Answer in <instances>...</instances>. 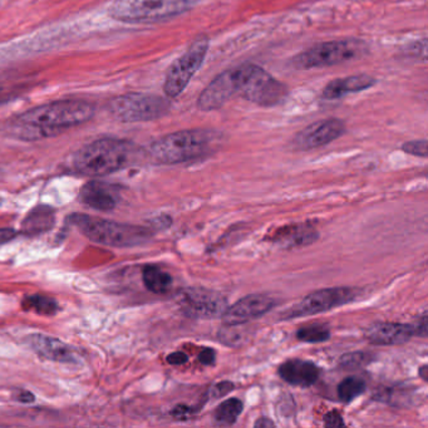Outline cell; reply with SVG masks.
<instances>
[{
	"label": "cell",
	"mask_w": 428,
	"mask_h": 428,
	"mask_svg": "<svg viewBox=\"0 0 428 428\" xmlns=\"http://www.w3.org/2000/svg\"><path fill=\"white\" fill-rule=\"evenodd\" d=\"M94 106L85 101L41 104L15 117L9 123V132L23 141L43 140L86 123L94 116Z\"/></svg>",
	"instance_id": "1"
},
{
	"label": "cell",
	"mask_w": 428,
	"mask_h": 428,
	"mask_svg": "<svg viewBox=\"0 0 428 428\" xmlns=\"http://www.w3.org/2000/svg\"><path fill=\"white\" fill-rule=\"evenodd\" d=\"M141 150L132 142L99 138L80 148L72 157V170L80 175L98 178L136 164Z\"/></svg>",
	"instance_id": "2"
},
{
	"label": "cell",
	"mask_w": 428,
	"mask_h": 428,
	"mask_svg": "<svg viewBox=\"0 0 428 428\" xmlns=\"http://www.w3.org/2000/svg\"><path fill=\"white\" fill-rule=\"evenodd\" d=\"M219 135L208 129H187L164 136L148 148L150 157L162 165H176L211 152Z\"/></svg>",
	"instance_id": "3"
},
{
	"label": "cell",
	"mask_w": 428,
	"mask_h": 428,
	"mask_svg": "<svg viewBox=\"0 0 428 428\" xmlns=\"http://www.w3.org/2000/svg\"><path fill=\"white\" fill-rule=\"evenodd\" d=\"M69 221L87 238L92 240L97 244L107 245L113 248H134L138 245L146 244L152 236V233L146 227L104 220L90 215H71Z\"/></svg>",
	"instance_id": "4"
},
{
	"label": "cell",
	"mask_w": 428,
	"mask_h": 428,
	"mask_svg": "<svg viewBox=\"0 0 428 428\" xmlns=\"http://www.w3.org/2000/svg\"><path fill=\"white\" fill-rule=\"evenodd\" d=\"M287 87L252 63L240 64L238 96L250 104L273 107L287 99Z\"/></svg>",
	"instance_id": "5"
},
{
	"label": "cell",
	"mask_w": 428,
	"mask_h": 428,
	"mask_svg": "<svg viewBox=\"0 0 428 428\" xmlns=\"http://www.w3.org/2000/svg\"><path fill=\"white\" fill-rule=\"evenodd\" d=\"M191 6L192 0H115L108 14L124 23L156 22L183 14Z\"/></svg>",
	"instance_id": "6"
},
{
	"label": "cell",
	"mask_w": 428,
	"mask_h": 428,
	"mask_svg": "<svg viewBox=\"0 0 428 428\" xmlns=\"http://www.w3.org/2000/svg\"><path fill=\"white\" fill-rule=\"evenodd\" d=\"M366 53H367V45L362 41H355V39L333 41V42L317 44L306 52L294 57L292 66L299 71L331 67L361 58L362 55Z\"/></svg>",
	"instance_id": "7"
},
{
	"label": "cell",
	"mask_w": 428,
	"mask_h": 428,
	"mask_svg": "<svg viewBox=\"0 0 428 428\" xmlns=\"http://www.w3.org/2000/svg\"><path fill=\"white\" fill-rule=\"evenodd\" d=\"M171 110L169 98L148 93L117 96L108 104L112 117L121 122H148L166 116Z\"/></svg>",
	"instance_id": "8"
},
{
	"label": "cell",
	"mask_w": 428,
	"mask_h": 428,
	"mask_svg": "<svg viewBox=\"0 0 428 428\" xmlns=\"http://www.w3.org/2000/svg\"><path fill=\"white\" fill-rule=\"evenodd\" d=\"M208 38L206 36H199L184 55L172 63L171 67L167 71L164 83L166 97L172 99L184 92L192 77L201 68L205 57L208 55Z\"/></svg>",
	"instance_id": "9"
},
{
	"label": "cell",
	"mask_w": 428,
	"mask_h": 428,
	"mask_svg": "<svg viewBox=\"0 0 428 428\" xmlns=\"http://www.w3.org/2000/svg\"><path fill=\"white\" fill-rule=\"evenodd\" d=\"M358 292L350 287H327L306 295L298 304L283 314L284 319L301 318L328 312L355 300Z\"/></svg>",
	"instance_id": "10"
},
{
	"label": "cell",
	"mask_w": 428,
	"mask_h": 428,
	"mask_svg": "<svg viewBox=\"0 0 428 428\" xmlns=\"http://www.w3.org/2000/svg\"><path fill=\"white\" fill-rule=\"evenodd\" d=\"M178 303L186 317L215 319L227 309V300L217 292L204 287H186L178 294Z\"/></svg>",
	"instance_id": "11"
},
{
	"label": "cell",
	"mask_w": 428,
	"mask_h": 428,
	"mask_svg": "<svg viewBox=\"0 0 428 428\" xmlns=\"http://www.w3.org/2000/svg\"><path fill=\"white\" fill-rule=\"evenodd\" d=\"M238 66L215 77L197 99L199 110H219L227 101L238 96Z\"/></svg>",
	"instance_id": "12"
},
{
	"label": "cell",
	"mask_w": 428,
	"mask_h": 428,
	"mask_svg": "<svg viewBox=\"0 0 428 428\" xmlns=\"http://www.w3.org/2000/svg\"><path fill=\"white\" fill-rule=\"evenodd\" d=\"M345 132V124L342 120L328 118L314 122L294 137L293 145L299 151H309L329 145Z\"/></svg>",
	"instance_id": "13"
},
{
	"label": "cell",
	"mask_w": 428,
	"mask_h": 428,
	"mask_svg": "<svg viewBox=\"0 0 428 428\" xmlns=\"http://www.w3.org/2000/svg\"><path fill=\"white\" fill-rule=\"evenodd\" d=\"M276 301L265 294H250L236 301L234 306H227V311L221 315L222 324L225 327H235L250 322L252 319L260 318L270 312Z\"/></svg>",
	"instance_id": "14"
},
{
	"label": "cell",
	"mask_w": 428,
	"mask_h": 428,
	"mask_svg": "<svg viewBox=\"0 0 428 428\" xmlns=\"http://www.w3.org/2000/svg\"><path fill=\"white\" fill-rule=\"evenodd\" d=\"M120 197V187L104 181H90L80 192V201L98 211H110L116 208Z\"/></svg>",
	"instance_id": "15"
},
{
	"label": "cell",
	"mask_w": 428,
	"mask_h": 428,
	"mask_svg": "<svg viewBox=\"0 0 428 428\" xmlns=\"http://www.w3.org/2000/svg\"><path fill=\"white\" fill-rule=\"evenodd\" d=\"M27 342L38 355L44 359L58 363H76L78 355L74 349L57 338L44 334H31L27 338Z\"/></svg>",
	"instance_id": "16"
},
{
	"label": "cell",
	"mask_w": 428,
	"mask_h": 428,
	"mask_svg": "<svg viewBox=\"0 0 428 428\" xmlns=\"http://www.w3.org/2000/svg\"><path fill=\"white\" fill-rule=\"evenodd\" d=\"M413 336L412 324L391 322L374 323L366 331V339L374 345H399L408 342Z\"/></svg>",
	"instance_id": "17"
},
{
	"label": "cell",
	"mask_w": 428,
	"mask_h": 428,
	"mask_svg": "<svg viewBox=\"0 0 428 428\" xmlns=\"http://www.w3.org/2000/svg\"><path fill=\"white\" fill-rule=\"evenodd\" d=\"M279 376L287 383L308 388L315 385L319 378V368L313 362L290 359L279 367Z\"/></svg>",
	"instance_id": "18"
},
{
	"label": "cell",
	"mask_w": 428,
	"mask_h": 428,
	"mask_svg": "<svg viewBox=\"0 0 428 428\" xmlns=\"http://www.w3.org/2000/svg\"><path fill=\"white\" fill-rule=\"evenodd\" d=\"M377 83L376 78L368 74H358L344 78L331 80L323 90L322 97L324 99H338L344 97L349 93L362 92L373 87Z\"/></svg>",
	"instance_id": "19"
},
{
	"label": "cell",
	"mask_w": 428,
	"mask_h": 428,
	"mask_svg": "<svg viewBox=\"0 0 428 428\" xmlns=\"http://www.w3.org/2000/svg\"><path fill=\"white\" fill-rule=\"evenodd\" d=\"M319 234L309 225H295L285 227L278 230L269 240L284 246V248H295V246H306L318 240Z\"/></svg>",
	"instance_id": "20"
},
{
	"label": "cell",
	"mask_w": 428,
	"mask_h": 428,
	"mask_svg": "<svg viewBox=\"0 0 428 428\" xmlns=\"http://www.w3.org/2000/svg\"><path fill=\"white\" fill-rule=\"evenodd\" d=\"M55 210L49 206H37L31 210L22 224V230L27 235L44 233L55 224Z\"/></svg>",
	"instance_id": "21"
},
{
	"label": "cell",
	"mask_w": 428,
	"mask_h": 428,
	"mask_svg": "<svg viewBox=\"0 0 428 428\" xmlns=\"http://www.w3.org/2000/svg\"><path fill=\"white\" fill-rule=\"evenodd\" d=\"M145 287L155 294H165L172 285V278L165 270L157 266H146L142 271Z\"/></svg>",
	"instance_id": "22"
},
{
	"label": "cell",
	"mask_w": 428,
	"mask_h": 428,
	"mask_svg": "<svg viewBox=\"0 0 428 428\" xmlns=\"http://www.w3.org/2000/svg\"><path fill=\"white\" fill-rule=\"evenodd\" d=\"M244 410V404L238 398H229L217 406L215 410L214 422L219 426H231L236 422L238 416Z\"/></svg>",
	"instance_id": "23"
},
{
	"label": "cell",
	"mask_w": 428,
	"mask_h": 428,
	"mask_svg": "<svg viewBox=\"0 0 428 428\" xmlns=\"http://www.w3.org/2000/svg\"><path fill=\"white\" fill-rule=\"evenodd\" d=\"M366 388H367V385L364 380L359 377L350 376L339 383L336 392H338V397L342 402L349 404L355 401V398L362 396L366 391Z\"/></svg>",
	"instance_id": "24"
},
{
	"label": "cell",
	"mask_w": 428,
	"mask_h": 428,
	"mask_svg": "<svg viewBox=\"0 0 428 428\" xmlns=\"http://www.w3.org/2000/svg\"><path fill=\"white\" fill-rule=\"evenodd\" d=\"M23 308L25 311H31L45 317H52L59 311L58 303L55 299L44 295H31L25 298Z\"/></svg>",
	"instance_id": "25"
},
{
	"label": "cell",
	"mask_w": 428,
	"mask_h": 428,
	"mask_svg": "<svg viewBox=\"0 0 428 428\" xmlns=\"http://www.w3.org/2000/svg\"><path fill=\"white\" fill-rule=\"evenodd\" d=\"M297 338L306 343H322L331 338V331L325 325H308L297 331Z\"/></svg>",
	"instance_id": "26"
},
{
	"label": "cell",
	"mask_w": 428,
	"mask_h": 428,
	"mask_svg": "<svg viewBox=\"0 0 428 428\" xmlns=\"http://www.w3.org/2000/svg\"><path fill=\"white\" fill-rule=\"evenodd\" d=\"M373 361L372 355L364 353V352H352L347 355H342L339 366L348 369H355V368L364 367Z\"/></svg>",
	"instance_id": "27"
},
{
	"label": "cell",
	"mask_w": 428,
	"mask_h": 428,
	"mask_svg": "<svg viewBox=\"0 0 428 428\" xmlns=\"http://www.w3.org/2000/svg\"><path fill=\"white\" fill-rule=\"evenodd\" d=\"M402 150L406 153L426 159L427 157V141L426 140H418V141L406 142L402 146Z\"/></svg>",
	"instance_id": "28"
},
{
	"label": "cell",
	"mask_w": 428,
	"mask_h": 428,
	"mask_svg": "<svg viewBox=\"0 0 428 428\" xmlns=\"http://www.w3.org/2000/svg\"><path fill=\"white\" fill-rule=\"evenodd\" d=\"M235 385L229 380H222L220 383L215 385L211 390V396L214 398H221L227 396L230 392L234 391Z\"/></svg>",
	"instance_id": "29"
},
{
	"label": "cell",
	"mask_w": 428,
	"mask_h": 428,
	"mask_svg": "<svg viewBox=\"0 0 428 428\" xmlns=\"http://www.w3.org/2000/svg\"><path fill=\"white\" fill-rule=\"evenodd\" d=\"M324 426L325 427L338 428L344 427L345 423L343 421L342 416L338 411L333 410L331 412H328L324 417Z\"/></svg>",
	"instance_id": "30"
},
{
	"label": "cell",
	"mask_w": 428,
	"mask_h": 428,
	"mask_svg": "<svg viewBox=\"0 0 428 428\" xmlns=\"http://www.w3.org/2000/svg\"><path fill=\"white\" fill-rule=\"evenodd\" d=\"M413 327V333L415 336H422V338H427L428 336V318L427 314L422 315L421 318L417 320L415 324H412Z\"/></svg>",
	"instance_id": "31"
},
{
	"label": "cell",
	"mask_w": 428,
	"mask_h": 428,
	"mask_svg": "<svg viewBox=\"0 0 428 428\" xmlns=\"http://www.w3.org/2000/svg\"><path fill=\"white\" fill-rule=\"evenodd\" d=\"M195 410L189 406H178L172 410L171 415L176 420H189L194 415Z\"/></svg>",
	"instance_id": "32"
},
{
	"label": "cell",
	"mask_w": 428,
	"mask_h": 428,
	"mask_svg": "<svg viewBox=\"0 0 428 428\" xmlns=\"http://www.w3.org/2000/svg\"><path fill=\"white\" fill-rule=\"evenodd\" d=\"M199 361L205 366H213L216 361V352L213 348L202 349L199 355Z\"/></svg>",
	"instance_id": "33"
},
{
	"label": "cell",
	"mask_w": 428,
	"mask_h": 428,
	"mask_svg": "<svg viewBox=\"0 0 428 428\" xmlns=\"http://www.w3.org/2000/svg\"><path fill=\"white\" fill-rule=\"evenodd\" d=\"M166 361H167V363H170L171 366H183L186 362L189 361V357L185 355L184 352H175V353L167 355Z\"/></svg>",
	"instance_id": "34"
},
{
	"label": "cell",
	"mask_w": 428,
	"mask_h": 428,
	"mask_svg": "<svg viewBox=\"0 0 428 428\" xmlns=\"http://www.w3.org/2000/svg\"><path fill=\"white\" fill-rule=\"evenodd\" d=\"M17 236V231L13 229H0V246L12 241Z\"/></svg>",
	"instance_id": "35"
},
{
	"label": "cell",
	"mask_w": 428,
	"mask_h": 428,
	"mask_svg": "<svg viewBox=\"0 0 428 428\" xmlns=\"http://www.w3.org/2000/svg\"><path fill=\"white\" fill-rule=\"evenodd\" d=\"M14 93L17 92H13L12 88H0V106L13 99Z\"/></svg>",
	"instance_id": "36"
},
{
	"label": "cell",
	"mask_w": 428,
	"mask_h": 428,
	"mask_svg": "<svg viewBox=\"0 0 428 428\" xmlns=\"http://www.w3.org/2000/svg\"><path fill=\"white\" fill-rule=\"evenodd\" d=\"M17 399H18L19 402L29 404V402H33V401H34V396L31 394V392L22 391L19 393L18 396H17Z\"/></svg>",
	"instance_id": "37"
},
{
	"label": "cell",
	"mask_w": 428,
	"mask_h": 428,
	"mask_svg": "<svg viewBox=\"0 0 428 428\" xmlns=\"http://www.w3.org/2000/svg\"><path fill=\"white\" fill-rule=\"evenodd\" d=\"M276 426V423L273 422V421H270L269 418H260L259 421L255 422V427L263 428V427H274Z\"/></svg>",
	"instance_id": "38"
},
{
	"label": "cell",
	"mask_w": 428,
	"mask_h": 428,
	"mask_svg": "<svg viewBox=\"0 0 428 428\" xmlns=\"http://www.w3.org/2000/svg\"><path fill=\"white\" fill-rule=\"evenodd\" d=\"M420 376H421V378H422L425 382H427L428 380V367L427 366H423L421 369H420Z\"/></svg>",
	"instance_id": "39"
}]
</instances>
